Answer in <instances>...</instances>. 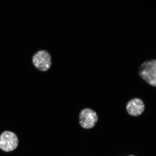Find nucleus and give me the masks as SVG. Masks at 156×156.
Instances as JSON below:
<instances>
[{
	"label": "nucleus",
	"mask_w": 156,
	"mask_h": 156,
	"mask_svg": "<svg viewBox=\"0 0 156 156\" xmlns=\"http://www.w3.org/2000/svg\"><path fill=\"white\" fill-rule=\"evenodd\" d=\"M139 76L152 86H156V60H146L141 63L138 71Z\"/></svg>",
	"instance_id": "1"
},
{
	"label": "nucleus",
	"mask_w": 156,
	"mask_h": 156,
	"mask_svg": "<svg viewBox=\"0 0 156 156\" xmlns=\"http://www.w3.org/2000/svg\"><path fill=\"white\" fill-rule=\"evenodd\" d=\"M19 140L16 134L11 131L4 132L0 136V149L5 152H10L16 149Z\"/></svg>",
	"instance_id": "2"
},
{
	"label": "nucleus",
	"mask_w": 156,
	"mask_h": 156,
	"mask_svg": "<svg viewBox=\"0 0 156 156\" xmlns=\"http://www.w3.org/2000/svg\"><path fill=\"white\" fill-rule=\"evenodd\" d=\"M98 116L95 111L89 108L83 109L79 114V123L85 129H90L95 126Z\"/></svg>",
	"instance_id": "3"
},
{
	"label": "nucleus",
	"mask_w": 156,
	"mask_h": 156,
	"mask_svg": "<svg viewBox=\"0 0 156 156\" xmlns=\"http://www.w3.org/2000/svg\"><path fill=\"white\" fill-rule=\"evenodd\" d=\"M33 63L36 68L42 71H45L51 65V58L49 54L44 50L40 51L33 57Z\"/></svg>",
	"instance_id": "4"
},
{
	"label": "nucleus",
	"mask_w": 156,
	"mask_h": 156,
	"mask_svg": "<svg viewBox=\"0 0 156 156\" xmlns=\"http://www.w3.org/2000/svg\"><path fill=\"white\" fill-rule=\"evenodd\" d=\"M126 110L130 116H137L142 114L145 109V105L141 99L134 98L130 99L126 105Z\"/></svg>",
	"instance_id": "5"
},
{
	"label": "nucleus",
	"mask_w": 156,
	"mask_h": 156,
	"mask_svg": "<svg viewBox=\"0 0 156 156\" xmlns=\"http://www.w3.org/2000/svg\"><path fill=\"white\" fill-rule=\"evenodd\" d=\"M129 156H133V155H130Z\"/></svg>",
	"instance_id": "6"
}]
</instances>
